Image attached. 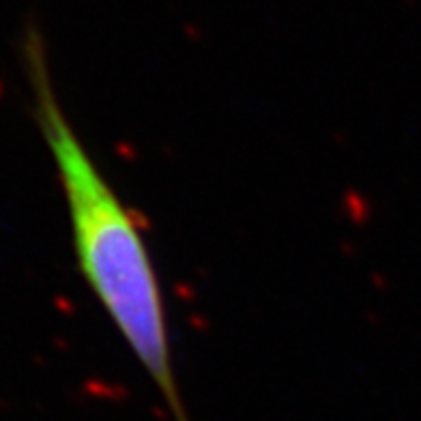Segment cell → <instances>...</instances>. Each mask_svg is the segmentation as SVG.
<instances>
[{
  "label": "cell",
  "mask_w": 421,
  "mask_h": 421,
  "mask_svg": "<svg viewBox=\"0 0 421 421\" xmlns=\"http://www.w3.org/2000/svg\"><path fill=\"white\" fill-rule=\"evenodd\" d=\"M22 58L37 127L65 194L80 273L149 374L172 421H191L175 376L163 294L142 230L73 130L37 26L24 32Z\"/></svg>",
  "instance_id": "obj_1"
}]
</instances>
